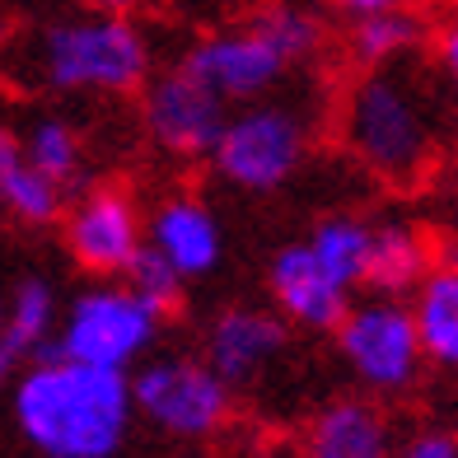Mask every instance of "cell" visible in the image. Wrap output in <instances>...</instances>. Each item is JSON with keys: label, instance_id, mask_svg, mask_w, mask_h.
<instances>
[{"label": "cell", "instance_id": "cell-2", "mask_svg": "<svg viewBox=\"0 0 458 458\" xmlns=\"http://www.w3.org/2000/svg\"><path fill=\"white\" fill-rule=\"evenodd\" d=\"M14 430L38 458H113L131 435L136 407L122 369L38 356L10 384Z\"/></svg>", "mask_w": 458, "mask_h": 458}, {"label": "cell", "instance_id": "cell-30", "mask_svg": "<svg viewBox=\"0 0 458 458\" xmlns=\"http://www.w3.org/2000/svg\"><path fill=\"white\" fill-rule=\"evenodd\" d=\"M0 323H5V300H0Z\"/></svg>", "mask_w": 458, "mask_h": 458}, {"label": "cell", "instance_id": "cell-29", "mask_svg": "<svg viewBox=\"0 0 458 458\" xmlns=\"http://www.w3.org/2000/svg\"><path fill=\"white\" fill-rule=\"evenodd\" d=\"M10 33H14V24H10V10H5V5H0V52H5V47H10Z\"/></svg>", "mask_w": 458, "mask_h": 458}, {"label": "cell", "instance_id": "cell-24", "mask_svg": "<svg viewBox=\"0 0 458 458\" xmlns=\"http://www.w3.org/2000/svg\"><path fill=\"white\" fill-rule=\"evenodd\" d=\"M430 61H435V71H440L445 89H449V98H454V113H458V24H445V29H440Z\"/></svg>", "mask_w": 458, "mask_h": 458}, {"label": "cell", "instance_id": "cell-10", "mask_svg": "<svg viewBox=\"0 0 458 458\" xmlns=\"http://www.w3.org/2000/svg\"><path fill=\"white\" fill-rule=\"evenodd\" d=\"M66 253L75 267H85L89 276H122L127 262L140 253L145 243V216L136 197L117 182L85 187L66 211Z\"/></svg>", "mask_w": 458, "mask_h": 458}, {"label": "cell", "instance_id": "cell-25", "mask_svg": "<svg viewBox=\"0 0 458 458\" xmlns=\"http://www.w3.org/2000/svg\"><path fill=\"white\" fill-rule=\"evenodd\" d=\"M323 5L346 19H365V14H388V10H411L416 0H323Z\"/></svg>", "mask_w": 458, "mask_h": 458}, {"label": "cell", "instance_id": "cell-8", "mask_svg": "<svg viewBox=\"0 0 458 458\" xmlns=\"http://www.w3.org/2000/svg\"><path fill=\"white\" fill-rule=\"evenodd\" d=\"M332 337H337V356L351 369V379L374 398H398V393L416 388L426 369L411 309L403 295H374L369 290L365 300H351Z\"/></svg>", "mask_w": 458, "mask_h": 458}, {"label": "cell", "instance_id": "cell-20", "mask_svg": "<svg viewBox=\"0 0 458 458\" xmlns=\"http://www.w3.org/2000/svg\"><path fill=\"white\" fill-rule=\"evenodd\" d=\"M421 43H426V24L416 19V10H388V14L351 19L346 52L365 71V66H388V61L421 52Z\"/></svg>", "mask_w": 458, "mask_h": 458}, {"label": "cell", "instance_id": "cell-19", "mask_svg": "<svg viewBox=\"0 0 458 458\" xmlns=\"http://www.w3.org/2000/svg\"><path fill=\"white\" fill-rule=\"evenodd\" d=\"M19 145H24V159L33 169L61 182L66 192L85 182V136H80L71 117H56V113L29 117V127L19 131Z\"/></svg>", "mask_w": 458, "mask_h": 458}, {"label": "cell", "instance_id": "cell-27", "mask_svg": "<svg viewBox=\"0 0 458 458\" xmlns=\"http://www.w3.org/2000/svg\"><path fill=\"white\" fill-rule=\"evenodd\" d=\"M14 374H19V356H14V351H5V346H0V393H10Z\"/></svg>", "mask_w": 458, "mask_h": 458}, {"label": "cell", "instance_id": "cell-23", "mask_svg": "<svg viewBox=\"0 0 458 458\" xmlns=\"http://www.w3.org/2000/svg\"><path fill=\"white\" fill-rule=\"evenodd\" d=\"M393 458H458V435L454 430H416L393 449Z\"/></svg>", "mask_w": 458, "mask_h": 458}, {"label": "cell", "instance_id": "cell-5", "mask_svg": "<svg viewBox=\"0 0 458 458\" xmlns=\"http://www.w3.org/2000/svg\"><path fill=\"white\" fill-rule=\"evenodd\" d=\"M314 145V113L295 98H253L229 108L211 150V169L239 192H276L304 169Z\"/></svg>", "mask_w": 458, "mask_h": 458}, {"label": "cell", "instance_id": "cell-26", "mask_svg": "<svg viewBox=\"0 0 458 458\" xmlns=\"http://www.w3.org/2000/svg\"><path fill=\"white\" fill-rule=\"evenodd\" d=\"M19 164H24V145H19V131L0 122V182H5Z\"/></svg>", "mask_w": 458, "mask_h": 458}, {"label": "cell", "instance_id": "cell-15", "mask_svg": "<svg viewBox=\"0 0 458 458\" xmlns=\"http://www.w3.org/2000/svg\"><path fill=\"white\" fill-rule=\"evenodd\" d=\"M411 323H416V342H421L426 365L458 374V262L430 267L411 290Z\"/></svg>", "mask_w": 458, "mask_h": 458}, {"label": "cell", "instance_id": "cell-3", "mask_svg": "<svg viewBox=\"0 0 458 458\" xmlns=\"http://www.w3.org/2000/svg\"><path fill=\"white\" fill-rule=\"evenodd\" d=\"M318 47H323V24L314 10L267 5L253 19H243V24L201 33L182 52L178 66L192 71L229 108H239V103L276 94L290 71L318 56Z\"/></svg>", "mask_w": 458, "mask_h": 458}, {"label": "cell", "instance_id": "cell-17", "mask_svg": "<svg viewBox=\"0 0 458 458\" xmlns=\"http://www.w3.org/2000/svg\"><path fill=\"white\" fill-rule=\"evenodd\" d=\"M369 229L374 220L365 216H351V211H332L323 216L314 229H309V253L318 258V267L332 276V281H342L351 295L365 285V262H369Z\"/></svg>", "mask_w": 458, "mask_h": 458}, {"label": "cell", "instance_id": "cell-9", "mask_svg": "<svg viewBox=\"0 0 458 458\" xmlns=\"http://www.w3.org/2000/svg\"><path fill=\"white\" fill-rule=\"evenodd\" d=\"M140 94V127L150 140L174 159H211L216 140L225 131L229 103L211 94L192 71L169 66L150 71V80L136 89Z\"/></svg>", "mask_w": 458, "mask_h": 458}, {"label": "cell", "instance_id": "cell-4", "mask_svg": "<svg viewBox=\"0 0 458 458\" xmlns=\"http://www.w3.org/2000/svg\"><path fill=\"white\" fill-rule=\"evenodd\" d=\"M29 71L52 94H136L155 71V47L131 14H66L29 43Z\"/></svg>", "mask_w": 458, "mask_h": 458}, {"label": "cell", "instance_id": "cell-16", "mask_svg": "<svg viewBox=\"0 0 458 458\" xmlns=\"http://www.w3.org/2000/svg\"><path fill=\"white\" fill-rule=\"evenodd\" d=\"M430 239L407 220H379L369 229L365 285L374 295H411L416 281L430 272Z\"/></svg>", "mask_w": 458, "mask_h": 458}, {"label": "cell", "instance_id": "cell-14", "mask_svg": "<svg viewBox=\"0 0 458 458\" xmlns=\"http://www.w3.org/2000/svg\"><path fill=\"white\" fill-rule=\"evenodd\" d=\"M393 426L379 403L332 398L304 430V458H393Z\"/></svg>", "mask_w": 458, "mask_h": 458}, {"label": "cell", "instance_id": "cell-13", "mask_svg": "<svg viewBox=\"0 0 458 458\" xmlns=\"http://www.w3.org/2000/svg\"><path fill=\"white\" fill-rule=\"evenodd\" d=\"M267 290H272L276 314L290 327H304V332H332L351 304V290L323 272L318 258L309 253V243H285L272 258Z\"/></svg>", "mask_w": 458, "mask_h": 458}, {"label": "cell", "instance_id": "cell-18", "mask_svg": "<svg viewBox=\"0 0 458 458\" xmlns=\"http://www.w3.org/2000/svg\"><path fill=\"white\" fill-rule=\"evenodd\" d=\"M61 318V304H56V290L43 276H24L10 300H5V323H0V346L14 351L19 360L38 356V351L52 346V332Z\"/></svg>", "mask_w": 458, "mask_h": 458}, {"label": "cell", "instance_id": "cell-11", "mask_svg": "<svg viewBox=\"0 0 458 458\" xmlns=\"http://www.w3.org/2000/svg\"><path fill=\"white\" fill-rule=\"evenodd\" d=\"M285 356H290V323L276 309L258 304L220 309L201 337V360L229 384V393L258 388Z\"/></svg>", "mask_w": 458, "mask_h": 458}, {"label": "cell", "instance_id": "cell-1", "mask_svg": "<svg viewBox=\"0 0 458 458\" xmlns=\"http://www.w3.org/2000/svg\"><path fill=\"white\" fill-rule=\"evenodd\" d=\"M337 136L379 182H421L458 136V113L435 61L411 52L388 66H365L337 103Z\"/></svg>", "mask_w": 458, "mask_h": 458}, {"label": "cell", "instance_id": "cell-28", "mask_svg": "<svg viewBox=\"0 0 458 458\" xmlns=\"http://www.w3.org/2000/svg\"><path fill=\"white\" fill-rule=\"evenodd\" d=\"M140 0H85V10H103V14H131Z\"/></svg>", "mask_w": 458, "mask_h": 458}, {"label": "cell", "instance_id": "cell-21", "mask_svg": "<svg viewBox=\"0 0 458 458\" xmlns=\"http://www.w3.org/2000/svg\"><path fill=\"white\" fill-rule=\"evenodd\" d=\"M0 211L14 216L19 225H52L66 211V187L52 182L47 174H38L24 159L5 182H0Z\"/></svg>", "mask_w": 458, "mask_h": 458}, {"label": "cell", "instance_id": "cell-7", "mask_svg": "<svg viewBox=\"0 0 458 458\" xmlns=\"http://www.w3.org/2000/svg\"><path fill=\"white\" fill-rule=\"evenodd\" d=\"M131 407L169 440H211L234 416V393L201 356H145L127 369Z\"/></svg>", "mask_w": 458, "mask_h": 458}, {"label": "cell", "instance_id": "cell-12", "mask_svg": "<svg viewBox=\"0 0 458 458\" xmlns=\"http://www.w3.org/2000/svg\"><path fill=\"white\" fill-rule=\"evenodd\" d=\"M145 243L182 281H206L225 258V229L197 192H169L145 216Z\"/></svg>", "mask_w": 458, "mask_h": 458}, {"label": "cell", "instance_id": "cell-22", "mask_svg": "<svg viewBox=\"0 0 458 458\" xmlns=\"http://www.w3.org/2000/svg\"><path fill=\"white\" fill-rule=\"evenodd\" d=\"M122 281H127V285L136 290V295H140L145 304H155L159 314H174V304L182 300V285H187V281L174 272V267L155 253L150 243H140V253L127 262V272H122Z\"/></svg>", "mask_w": 458, "mask_h": 458}, {"label": "cell", "instance_id": "cell-6", "mask_svg": "<svg viewBox=\"0 0 458 458\" xmlns=\"http://www.w3.org/2000/svg\"><path fill=\"white\" fill-rule=\"evenodd\" d=\"M159 309L145 304L136 290L122 281H103L89 285L61 309L56 332H52V356H66L80 365H98V369H122L140 365L159 342Z\"/></svg>", "mask_w": 458, "mask_h": 458}]
</instances>
